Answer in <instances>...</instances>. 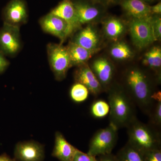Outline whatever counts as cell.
<instances>
[{
  "label": "cell",
  "mask_w": 161,
  "mask_h": 161,
  "mask_svg": "<svg viewBox=\"0 0 161 161\" xmlns=\"http://www.w3.org/2000/svg\"><path fill=\"white\" fill-rule=\"evenodd\" d=\"M123 85L134 104L143 112L149 115L155 101L153 80L150 75L137 66L130 67L123 75Z\"/></svg>",
  "instance_id": "cell-1"
},
{
  "label": "cell",
  "mask_w": 161,
  "mask_h": 161,
  "mask_svg": "<svg viewBox=\"0 0 161 161\" xmlns=\"http://www.w3.org/2000/svg\"><path fill=\"white\" fill-rule=\"evenodd\" d=\"M108 92L110 123L118 130L127 128L136 118L135 104L122 85L113 83Z\"/></svg>",
  "instance_id": "cell-2"
},
{
  "label": "cell",
  "mask_w": 161,
  "mask_h": 161,
  "mask_svg": "<svg viewBox=\"0 0 161 161\" xmlns=\"http://www.w3.org/2000/svg\"><path fill=\"white\" fill-rule=\"evenodd\" d=\"M127 128L128 142L142 153L161 149L160 131L150 124L144 123L136 118Z\"/></svg>",
  "instance_id": "cell-3"
},
{
  "label": "cell",
  "mask_w": 161,
  "mask_h": 161,
  "mask_svg": "<svg viewBox=\"0 0 161 161\" xmlns=\"http://www.w3.org/2000/svg\"><path fill=\"white\" fill-rule=\"evenodd\" d=\"M118 130L111 123L106 128L98 130L90 141L88 154L97 157L112 153L117 143Z\"/></svg>",
  "instance_id": "cell-4"
},
{
  "label": "cell",
  "mask_w": 161,
  "mask_h": 161,
  "mask_svg": "<svg viewBox=\"0 0 161 161\" xmlns=\"http://www.w3.org/2000/svg\"><path fill=\"white\" fill-rule=\"evenodd\" d=\"M47 58L55 79L61 81L66 78L71 68L69 55L66 46L63 44L51 43L47 46Z\"/></svg>",
  "instance_id": "cell-5"
},
{
  "label": "cell",
  "mask_w": 161,
  "mask_h": 161,
  "mask_svg": "<svg viewBox=\"0 0 161 161\" xmlns=\"http://www.w3.org/2000/svg\"><path fill=\"white\" fill-rule=\"evenodd\" d=\"M150 16L145 19H130L128 23V29L131 41L133 45L139 50L145 49L156 41L150 22Z\"/></svg>",
  "instance_id": "cell-6"
},
{
  "label": "cell",
  "mask_w": 161,
  "mask_h": 161,
  "mask_svg": "<svg viewBox=\"0 0 161 161\" xmlns=\"http://www.w3.org/2000/svg\"><path fill=\"white\" fill-rule=\"evenodd\" d=\"M80 26L95 24L105 17L106 7L97 0H72Z\"/></svg>",
  "instance_id": "cell-7"
},
{
  "label": "cell",
  "mask_w": 161,
  "mask_h": 161,
  "mask_svg": "<svg viewBox=\"0 0 161 161\" xmlns=\"http://www.w3.org/2000/svg\"><path fill=\"white\" fill-rule=\"evenodd\" d=\"M20 27L3 23L0 28V52L5 57H15L22 47Z\"/></svg>",
  "instance_id": "cell-8"
},
{
  "label": "cell",
  "mask_w": 161,
  "mask_h": 161,
  "mask_svg": "<svg viewBox=\"0 0 161 161\" xmlns=\"http://www.w3.org/2000/svg\"><path fill=\"white\" fill-rule=\"evenodd\" d=\"M39 22L44 32L58 38L61 44L72 36L68 24L61 18L51 12L40 18Z\"/></svg>",
  "instance_id": "cell-9"
},
{
  "label": "cell",
  "mask_w": 161,
  "mask_h": 161,
  "mask_svg": "<svg viewBox=\"0 0 161 161\" xmlns=\"http://www.w3.org/2000/svg\"><path fill=\"white\" fill-rule=\"evenodd\" d=\"M102 36L95 24H87L72 36L71 42L89 50L98 52L100 49Z\"/></svg>",
  "instance_id": "cell-10"
},
{
  "label": "cell",
  "mask_w": 161,
  "mask_h": 161,
  "mask_svg": "<svg viewBox=\"0 0 161 161\" xmlns=\"http://www.w3.org/2000/svg\"><path fill=\"white\" fill-rule=\"evenodd\" d=\"M89 66L103 91L108 92L114 83L115 67L113 64L106 57H100L93 60Z\"/></svg>",
  "instance_id": "cell-11"
},
{
  "label": "cell",
  "mask_w": 161,
  "mask_h": 161,
  "mask_svg": "<svg viewBox=\"0 0 161 161\" xmlns=\"http://www.w3.org/2000/svg\"><path fill=\"white\" fill-rule=\"evenodd\" d=\"M28 18V10L24 0H11L3 10L4 23L20 27L26 24Z\"/></svg>",
  "instance_id": "cell-12"
},
{
  "label": "cell",
  "mask_w": 161,
  "mask_h": 161,
  "mask_svg": "<svg viewBox=\"0 0 161 161\" xmlns=\"http://www.w3.org/2000/svg\"><path fill=\"white\" fill-rule=\"evenodd\" d=\"M14 155L16 161H43L44 147L34 141L19 142L15 147Z\"/></svg>",
  "instance_id": "cell-13"
},
{
  "label": "cell",
  "mask_w": 161,
  "mask_h": 161,
  "mask_svg": "<svg viewBox=\"0 0 161 161\" xmlns=\"http://www.w3.org/2000/svg\"><path fill=\"white\" fill-rule=\"evenodd\" d=\"M77 67L74 73L75 82L83 85L88 89L90 93L95 96L104 92L102 87L87 63Z\"/></svg>",
  "instance_id": "cell-14"
},
{
  "label": "cell",
  "mask_w": 161,
  "mask_h": 161,
  "mask_svg": "<svg viewBox=\"0 0 161 161\" xmlns=\"http://www.w3.org/2000/svg\"><path fill=\"white\" fill-rule=\"evenodd\" d=\"M51 13L61 18L68 24L72 36L82 27L72 0H63L52 9Z\"/></svg>",
  "instance_id": "cell-15"
},
{
  "label": "cell",
  "mask_w": 161,
  "mask_h": 161,
  "mask_svg": "<svg viewBox=\"0 0 161 161\" xmlns=\"http://www.w3.org/2000/svg\"><path fill=\"white\" fill-rule=\"evenodd\" d=\"M102 22L104 36L108 40L114 42L123 36L128 28L125 21L117 17H105Z\"/></svg>",
  "instance_id": "cell-16"
},
{
  "label": "cell",
  "mask_w": 161,
  "mask_h": 161,
  "mask_svg": "<svg viewBox=\"0 0 161 161\" xmlns=\"http://www.w3.org/2000/svg\"><path fill=\"white\" fill-rule=\"evenodd\" d=\"M118 3L130 19H145L152 15L150 5L143 0H119Z\"/></svg>",
  "instance_id": "cell-17"
},
{
  "label": "cell",
  "mask_w": 161,
  "mask_h": 161,
  "mask_svg": "<svg viewBox=\"0 0 161 161\" xmlns=\"http://www.w3.org/2000/svg\"><path fill=\"white\" fill-rule=\"evenodd\" d=\"M69 143L61 132L55 133V144L52 156L60 161H73L77 150Z\"/></svg>",
  "instance_id": "cell-18"
},
{
  "label": "cell",
  "mask_w": 161,
  "mask_h": 161,
  "mask_svg": "<svg viewBox=\"0 0 161 161\" xmlns=\"http://www.w3.org/2000/svg\"><path fill=\"white\" fill-rule=\"evenodd\" d=\"M66 47L69 55L72 67L80 66L87 63L88 61L92 56L97 53L86 49L70 41Z\"/></svg>",
  "instance_id": "cell-19"
},
{
  "label": "cell",
  "mask_w": 161,
  "mask_h": 161,
  "mask_svg": "<svg viewBox=\"0 0 161 161\" xmlns=\"http://www.w3.org/2000/svg\"><path fill=\"white\" fill-rule=\"evenodd\" d=\"M143 64L147 67L155 74L158 82H160L161 67V48L159 46L150 47L143 56Z\"/></svg>",
  "instance_id": "cell-20"
},
{
  "label": "cell",
  "mask_w": 161,
  "mask_h": 161,
  "mask_svg": "<svg viewBox=\"0 0 161 161\" xmlns=\"http://www.w3.org/2000/svg\"><path fill=\"white\" fill-rule=\"evenodd\" d=\"M110 55L114 60L124 61L133 58L134 53L128 43L119 40L112 44L110 49Z\"/></svg>",
  "instance_id": "cell-21"
},
{
  "label": "cell",
  "mask_w": 161,
  "mask_h": 161,
  "mask_svg": "<svg viewBox=\"0 0 161 161\" xmlns=\"http://www.w3.org/2000/svg\"><path fill=\"white\" fill-rule=\"evenodd\" d=\"M119 161H144L143 153L127 142L116 155Z\"/></svg>",
  "instance_id": "cell-22"
},
{
  "label": "cell",
  "mask_w": 161,
  "mask_h": 161,
  "mask_svg": "<svg viewBox=\"0 0 161 161\" xmlns=\"http://www.w3.org/2000/svg\"><path fill=\"white\" fill-rule=\"evenodd\" d=\"M153 99L155 101L152 109L149 114L150 124L153 126L160 130L161 126V93L157 91L154 94Z\"/></svg>",
  "instance_id": "cell-23"
},
{
  "label": "cell",
  "mask_w": 161,
  "mask_h": 161,
  "mask_svg": "<svg viewBox=\"0 0 161 161\" xmlns=\"http://www.w3.org/2000/svg\"><path fill=\"white\" fill-rule=\"evenodd\" d=\"M90 92L83 85L75 82L70 90V97L73 101L77 103L83 102L88 98Z\"/></svg>",
  "instance_id": "cell-24"
},
{
  "label": "cell",
  "mask_w": 161,
  "mask_h": 161,
  "mask_svg": "<svg viewBox=\"0 0 161 161\" xmlns=\"http://www.w3.org/2000/svg\"><path fill=\"white\" fill-rule=\"evenodd\" d=\"M90 112L94 118H104L109 113V105L103 99H97L92 103L90 109Z\"/></svg>",
  "instance_id": "cell-25"
},
{
  "label": "cell",
  "mask_w": 161,
  "mask_h": 161,
  "mask_svg": "<svg viewBox=\"0 0 161 161\" xmlns=\"http://www.w3.org/2000/svg\"><path fill=\"white\" fill-rule=\"evenodd\" d=\"M150 22L156 41L161 39V15H152L150 16Z\"/></svg>",
  "instance_id": "cell-26"
},
{
  "label": "cell",
  "mask_w": 161,
  "mask_h": 161,
  "mask_svg": "<svg viewBox=\"0 0 161 161\" xmlns=\"http://www.w3.org/2000/svg\"><path fill=\"white\" fill-rule=\"evenodd\" d=\"M143 155L144 161H161V149L150 150Z\"/></svg>",
  "instance_id": "cell-27"
},
{
  "label": "cell",
  "mask_w": 161,
  "mask_h": 161,
  "mask_svg": "<svg viewBox=\"0 0 161 161\" xmlns=\"http://www.w3.org/2000/svg\"><path fill=\"white\" fill-rule=\"evenodd\" d=\"M73 161H97L96 157L85 153L77 149Z\"/></svg>",
  "instance_id": "cell-28"
},
{
  "label": "cell",
  "mask_w": 161,
  "mask_h": 161,
  "mask_svg": "<svg viewBox=\"0 0 161 161\" xmlns=\"http://www.w3.org/2000/svg\"><path fill=\"white\" fill-rule=\"evenodd\" d=\"M9 62L6 57L0 52V74H3L7 69Z\"/></svg>",
  "instance_id": "cell-29"
},
{
  "label": "cell",
  "mask_w": 161,
  "mask_h": 161,
  "mask_svg": "<svg viewBox=\"0 0 161 161\" xmlns=\"http://www.w3.org/2000/svg\"><path fill=\"white\" fill-rule=\"evenodd\" d=\"M97 157V161H119L116 155L112 153L98 156Z\"/></svg>",
  "instance_id": "cell-30"
},
{
  "label": "cell",
  "mask_w": 161,
  "mask_h": 161,
  "mask_svg": "<svg viewBox=\"0 0 161 161\" xmlns=\"http://www.w3.org/2000/svg\"><path fill=\"white\" fill-rule=\"evenodd\" d=\"M150 12L151 15H161V3L160 1L155 5L150 6Z\"/></svg>",
  "instance_id": "cell-31"
},
{
  "label": "cell",
  "mask_w": 161,
  "mask_h": 161,
  "mask_svg": "<svg viewBox=\"0 0 161 161\" xmlns=\"http://www.w3.org/2000/svg\"><path fill=\"white\" fill-rule=\"evenodd\" d=\"M97 1L103 4L106 7H107V6H112L116 3H118L119 0H97Z\"/></svg>",
  "instance_id": "cell-32"
},
{
  "label": "cell",
  "mask_w": 161,
  "mask_h": 161,
  "mask_svg": "<svg viewBox=\"0 0 161 161\" xmlns=\"http://www.w3.org/2000/svg\"><path fill=\"white\" fill-rule=\"evenodd\" d=\"M0 161H16L14 159H12L9 156L6 154L3 153L2 155H0Z\"/></svg>",
  "instance_id": "cell-33"
},
{
  "label": "cell",
  "mask_w": 161,
  "mask_h": 161,
  "mask_svg": "<svg viewBox=\"0 0 161 161\" xmlns=\"http://www.w3.org/2000/svg\"><path fill=\"white\" fill-rule=\"evenodd\" d=\"M144 1L145 3H147V4H149L150 3H153V2H156L157 0H143Z\"/></svg>",
  "instance_id": "cell-34"
}]
</instances>
